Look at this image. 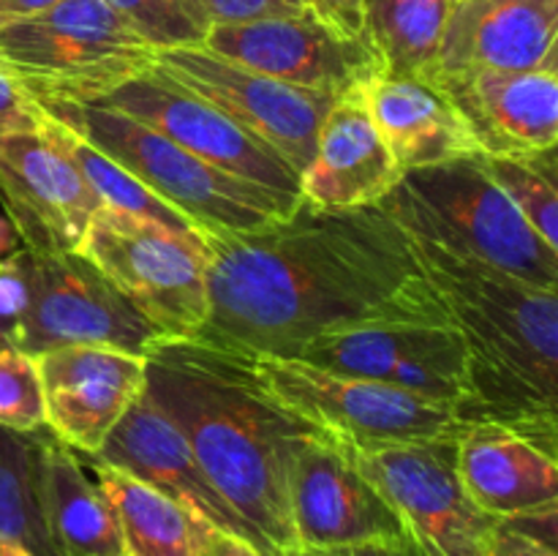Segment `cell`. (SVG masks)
<instances>
[{"label":"cell","instance_id":"cell-14","mask_svg":"<svg viewBox=\"0 0 558 556\" xmlns=\"http://www.w3.org/2000/svg\"><path fill=\"white\" fill-rule=\"evenodd\" d=\"M205 49L287 85L336 98L365 90L385 74L368 38L336 31L311 9L245 25H216Z\"/></svg>","mask_w":558,"mask_h":556},{"label":"cell","instance_id":"cell-36","mask_svg":"<svg viewBox=\"0 0 558 556\" xmlns=\"http://www.w3.org/2000/svg\"><path fill=\"white\" fill-rule=\"evenodd\" d=\"M308 5L336 31L354 38H365V0H308Z\"/></svg>","mask_w":558,"mask_h":556},{"label":"cell","instance_id":"cell-24","mask_svg":"<svg viewBox=\"0 0 558 556\" xmlns=\"http://www.w3.org/2000/svg\"><path fill=\"white\" fill-rule=\"evenodd\" d=\"M44 496L54 540L65 556H125L123 529L101 485L93 483L71 447L47 436Z\"/></svg>","mask_w":558,"mask_h":556},{"label":"cell","instance_id":"cell-28","mask_svg":"<svg viewBox=\"0 0 558 556\" xmlns=\"http://www.w3.org/2000/svg\"><path fill=\"white\" fill-rule=\"evenodd\" d=\"M41 109V107H38ZM38 134L47 142H52L71 164H74L76 172L82 174L87 185H90L93 194L98 196L104 207L118 213H131V216L147 218V221H156L161 227L180 229V232H191L196 229L194 223L185 216H180L174 207H169L167 202L158 200L153 191H147L134 174L125 172L118 161H112L109 156H104L98 147H93L85 136L76 134L71 125L60 123L52 114H47L41 109L38 112Z\"/></svg>","mask_w":558,"mask_h":556},{"label":"cell","instance_id":"cell-17","mask_svg":"<svg viewBox=\"0 0 558 556\" xmlns=\"http://www.w3.org/2000/svg\"><path fill=\"white\" fill-rule=\"evenodd\" d=\"M47 431L90 458L145 390V358L109 347H60L36 354Z\"/></svg>","mask_w":558,"mask_h":556},{"label":"cell","instance_id":"cell-31","mask_svg":"<svg viewBox=\"0 0 558 556\" xmlns=\"http://www.w3.org/2000/svg\"><path fill=\"white\" fill-rule=\"evenodd\" d=\"M0 425L22 434L47 431L36 358L16 347H0Z\"/></svg>","mask_w":558,"mask_h":556},{"label":"cell","instance_id":"cell-15","mask_svg":"<svg viewBox=\"0 0 558 556\" xmlns=\"http://www.w3.org/2000/svg\"><path fill=\"white\" fill-rule=\"evenodd\" d=\"M298 548L409 537L401 516L360 472L352 447L330 434L303 442L289 472Z\"/></svg>","mask_w":558,"mask_h":556},{"label":"cell","instance_id":"cell-7","mask_svg":"<svg viewBox=\"0 0 558 556\" xmlns=\"http://www.w3.org/2000/svg\"><path fill=\"white\" fill-rule=\"evenodd\" d=\"M16 283L11 343L27 354L60 347H109L147 358L161 333L82 251L9 256Z\"/></svg>","mask_w":558,"mask_h":556},{"label":"cell","instance_id":"cell-12","mask_svg":"<svg viewBox=\"0 0 558 556\" xmlns=\"http://www.w3.org/2000/svg\"><path fill=\"white\" fill-rule=\"evenodd\" d=\"M298 360L332 374L401 387L450 407H458L469 392L466 347L452 322H363L322 333Z\"/></svg>","mask_w":558,"mask_h":556},{"label":"cell","instance_id":"cell-33","mask_svg":"<svg viewBox=\"0 0 558 556\" xmlns=\"http://www.w3.org/2000/svg\"><path fill=\"white\" fill-rule=\"evenodd\" d=\"M38 112V104L31 101L5 71H0V136L11 131H36Z\"/></svg>","mask_w":558,"mask_h":556},{"label":"cell","instance_id":"cell-40","mask_svg":"<svg viewBox=\"0 0 558 556\" xmlns=\"http://www.w3.org/2000/svg\"><path fill=\"white\" fill-rule=\"evenodd\" d=\"M0 556H31L22 545L11 543V540H0Z\"/></svg>","mask_w":558,"mask_h":556},{"label":"cell","instance_id":"cell-6","mask_svg":"<svg viewBox=\"0 0 558 556\" xmlns=\"http://www.w3.org/2000/svg\"><path fill=\"white\" fill-rule=\"evenodd\" d=\"M38 107L71 125L202 232H243L272 218H287L298 207L259 185L210 167L167 140L161 131L112 107L54 101Z\"/></svg>","mask_w":558,"mask_h":556},{"label":"cell","instance_id":"cell-1","mask_svg":"<svg viewBox=\"0 0 558 556\" xmlns=\"http://www.w3.org/2000/svg\"><path fill=\"white\" fill-rule=\"evenodd\" d=\"M207 319L191 341L294 360L322 333L376 319L450 322L412 234L376 202L316 207L243 232H202Z\"/></svg>","mask_w":558,"mask_h":556},{"label":"cell","instance_id":"cell-4","mask_svg":"<svg viewBox=\"0 0 558 556\" xmlns=\"http://www.w3.org/2000/svg\"><path fill=\"white\" fill-rule=\"evenodd\" d=\"M379 205L412 238L558 292V251L529 227L477 156L403 172Z\"/></svg>","mask_w":558,"mask_h":556},{"label":"cell","instance_id":"cell-29","mask_svg":"<svg viewBox=\"0 0 558 556\" xmlns=\"http://www.w3.org/2000/svg\"><path fill=\"white\" fill-rule=\"evenodd\" d=\"M488 178L510 196L529 227L558 251V161L556 147L526 156H480Z\"/></svg>","mask_w":558,"mask_h":556},{"label":"cell","instance_id":"cell-2","mask_svg":"<svg viewBox=\"0 0 558 556\" xmlns=\"http://www.w3.org/2000/svg\"><path fill=\"white\" fill-rule=\"evenodd\" d=\"M145 392L178 425L262 556H289L298 537L289 472L305 439L325 434L278 401L251 358L191 338H163L147 352Z\"/></svg>","mask_w":558,"mask_h":556},{"label":"cell","instance_id":"cell-41","mask_svg":"<svg viewBox=\"0 0 558 556\" xmlns=\"http://www.w3.org/2000/svg\"><path fill=\"white\" fill-rule=\"evenodd\" d=\"M125 556H131V554H125Z\"/></svg>","mask_w":558,"mask_h":556},{"label":"cell","instance_id":"cell-8","mask_svg":"<svg viewBox=\"0 0 558 556\" xmlns=\"http://www.w3.org/2000/svg\"><path fill=\"white\" fill-rule=\"evenodd\" d=\"M80 251L161 338H194L205 325L207 245L202 229L180 232L101 207Z\"/></svg>","mask_w":558,"mask_h":556},{"label":"cell","instance_id":"cell-16","mask_svg":"<svg viewBox=\"0 0 558 556\" xmlns=\"http://www.w3.org/2000/svg\"><path fill=\"white\" fill-rule=\"evenodd\" d=\"M0 202L33 254L80 251L93 216L104 207L38 129L0 136Z\"/></svg>","mask_w":558,"mask_h":556},{"label":"cell","instance_id":"cell-18","mask_svg":"<svg viewBox=\"0 0 558 556\" xmlns=\"http://www.w3.org/2000/svg\"><path fill=\"white\" fill-rule=\"evenodd\" d=\"M87 461L93 467H109L131 474L140 483L150 485L183 505L185 510L194 512L210 527L238 534L256 548L254 534L240 521L238 512L223 501V496L213 488L210 478L202 472L199 461L194 458L178 425L158 409V403L145 390L125 409L104 445Z\"/></svg>","mask_w":558,"mask_h":556},{"label":"cell","instance_id":"cell-39","mask_svg":"<svg viewBox=\"0 0 558 556\" xmlns=\"http://www.w3.org/2000/svg\"><path fill=\"white\" fill-rule=\"evenodd\" d=\"M54 3H60V0H0V27L27 20L33 14H41Z\"/></svg>","mask_w":558,"mask_h":556},{"label":"cell","instance_id":"cell-26","mask_svg":"<svg viewBox=\"0 0 558 556\" xmlns=\"http://www.w3.org/2000/svg\"><path fill=\"white\" fill-rule=\"evenodd\" d=\"M131 556H194L202 518L161 491L109 467H93Z\"/></svg>","mask_w":558,"mask_h":556},{"label":"cell","instance_id":"cell-5","mask_svg":"<svg viewBox=\"0 0 558 556\" xmlns=\"http://www.w3.org/2000/svg\"><path fill=\"white\" fill-rule=\"evenodd\" d=\"M153 58L156 49L107 0H60L0 27V71L36 104H96Z\"/></svg>","mask_w":558,"mask_h":556},{"label":"cell","instance_id":"cell-13","mask_svg":"<svg viewBox=\"0 0 558 556\" xmlns=\"http://www.w3.org/2000/svg\"><path fill=\"white\" fill-rule=\"evenodd\" d=\"M153 65L259 136L278 156L287 158L298 174L308 167L322 123L338 101L330 93L287 85L205 47L158 49Z\"/></svg>","mask_w":558,"mask_h":556},{"label":"cell","instance_id":"cell-32","mask_svg":"<svg viewBox=\"0 0 558 556\" xmlns=\"http://www.w3.org/2000/svg\"><path fill=\"white\" fill-rule=\"evenodd\" d=\"M210 25H245V22L292 16L311 9L308 0H202Z\"/></svg>","mask_w":558,"mask_h":556},{"label":"cell","instance_id":"cell-21","mask_svg":"<svg viewBox=\"0 0 558 556\" xmlns=\"http://www.w3.org/2000/svg\"><path fill=\"white\" fill-rule=\"evenodd\" d=\"M396 158L374 125L363 90L338 98L300 172V196L316 207H363L385 200L401 180Z\"/></svg>","mask_w":558,"mask_h":556},{"label":"cell","instance_id":"cell-35","mask_svg":"<svg viewBox=\"0 0 558 556\" xmlns=\"http://www.w3.org/2000/svg\"><path fill=\"white\" fill-rule=\"evenodd\" d=\"M289 556H425L412 537L371 540V543L327 545V548H298Z\"/></svg>","mask_w":558,"mask_h":556},{"label":"cell","instance_id":"cell-27","mask_svg":"<svg viewBox=\"0 0 558 556\" xmlns=\"http://www.w3.org/2000/svg\"><path fill=\"white\" fill-rule=\"evenodd\" d=\"M456 0H365L363 31L387 76L430 80Z\"/></svg>","mask_w":558,"mask_h":556},{"label":"cell","instance_id":"cell-11","mask_svg":"<svg viewBox=\"0 0 558 556\" xmlns=\"http://www.w3.org/2000/svg\"><path fill=\"white\" fill-rule=\"evenodd\" d=\"M96 104L142 120L210 167L259 185L289 205L303 200L300 174L287 158L278 156L259 136L221 112L216 104L180 85L156 65L131 76Z\"/></svg>","mask_w":558,"mask_h":556},{"label":"cell","instance_id":"cell-19","mask_svg":"<svg viewBox=\"0 0 558 556\" xmlns=\"http://www.w3.org/2000/svg\"><path fill=\"white\" fill-rule=\"evenodd\" d=\"M434 82L466 123L480 156H526L558 142V69L461 71Z\"/></svg>","mask_w":558,"mask_h":556},{"label":"cell","instance_id":"cell-38","mask_svg":"<svg viewBox=\"0 0 558 556\" xmlns=\"http://www.w3.org/2000/svg\"><path fill=\"white\" fill-rule=\"evenodd\" d=\"M14 314H16V283L9 256L0 259V347H14Z\"/></svg>","mask_w":558,"mask_h":556},{"label":"cell","instance_id":"cell-30","mask_svg":"<svg viewBox=\"0 0 558 556\" xmlns=\"http://www.w3.org/2000/svg\"><path fill=\"white\" fill-rule=\"evenodd\" d=\"M153 49L205 47L210 20L202 0H107Z\"/></svg>","mask_w":558,"mask_h":556},{"label":"cell","instance_id":"cell-23","mask_svg":"<svg viewBox=\"0 0 558 556\" xmlns=\"http://www.w3.org/2000/svg\"><path fill=\"white\" fill-rule=\"evenodd\" d=\"M363 98L401 172L477 156L466 123L434 82L381 74Z\"/></svg>","mask_w":558,"mask_h":556},{"label":"cell","instance_id":"cell-20","mask_svg":"<svg viewBox=\"0 0 558 556\" xmlns=\"http://www.w3.org/2000/svg\"><path fill=\"white\" fill-rule=\"evenodd\" d=\"M529 69H558V0H456L430 80Z\"/></svg>","mask_w":558,"mask_h":556},{"label":"cell","instance_id":"cell-37","mask_svg":"<svg viewBox=\"0 0 558 556\" xmlns=\"http://www.w3.org/2000/svg\"><path fill=\"white\" fill-rule=\"evenodd\" d=\"M194 556H262L248 540L238 537L232 532L202 523L199 540H196V554Z\"/></svg>","mask_w":558,"mask_h":556},{"label":"cell","instance_id":"cell-25","mask_svg":"<svg viewBox=\"0 0 558 556\" xmlns=\"http://www.w3.org/2000/svg\"><path fill=\"white\" fill-rule=\"evenodd\" d=\"M47 436L0 425V540L22 545L31 556H65L54 540L44 496Z\"/></svg>","mask_w":558,"mask_h":556},{"label":"cell","instance_id":"cell-22","mask_svg":"<svg viewBox=\"0 0 558 556\" xmlns=\"http://www.w3.org/2000/svg\"><path fill=\"white\" fill-rule=\"evenodd\" d=\"M458 472L474 505L499 521L558 510L556 456L507 425H463Z\"/></svg>","mask_w":558,"mask_h":556},{"label":"cell","instance_id":"cell-34","mask_svg":"<svg viewBox=\"0 0 558 556\" xmlns=\"http://www.w3.org/2000/svg\"><path fill=\"white\" fill-rule=\"evenodd\" d=\"M485 556H558V548L548 540L518 527L515 521H499L494 543Z\"/></svg>","mask_w":558,"mask_h":556},{"label":"cell","instance_id":"cell-3","mask_svg":"<svg viewBox=\"0 0 558 556\" xmlns=\"http://www.w3.org/2000/svg\"><path fill=\"white\" fill-rule=\"evenodd\" d=\"M425 278L466 347L456 418L499 423L556 456L558 292L412 238Z\"/></svg>","mask_w":558,"mask_h":556},{"label":"cell","instance_id":"cell-9","mask_svg":"<svg viewBox=\"0 0 558 556\" xmlns=\"http://www.w3.org/2000/svg\"><path fill=\"white\" fill-rule=\"evenodd\" d=\"M251 363L278 401L354 450L436 439L463 428L456 407L401 387L332 374L298 358H251Z\"/></svg>","mask_w":558,"mask_h":556},{"label":"cell","instance_id":"cell-10","mask_svg":"<svg viewBox=\"0 0 558 556\" xmlns=\"http://www.w3.org/2000/svg\"><path fill=\"white\" fill-rule=\"evenodd\" d=\"M360 472L401 516L425 556H485L499 518L474 505L458 472V434L354 450Z\"/></svg>","mask_w":558,"mask_h":556}]
</instances>
